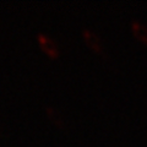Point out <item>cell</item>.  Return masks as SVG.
Masks as SVG:
<instances>
[{"mask_svg": "<svg viewBox=\"0 0 147 147\" xmlns=\"http://www.w3.org/2000/svg\"><path fill=\"white\" fill-rule=\"evenodd\" d=\"M82 37L86 40V43L93 50H96L98 53H100L103 50V40L98 36V33H96L94 31H92L90 28H84L82 30Z\"/></svg>", "mask_w": 147, "mask_h": 147, "instance_id": "2", "label": "cell"}, {"mask_svg": "<svg viewBox=\"0 0 147 147\" xmlns=\"http://www.w3.org/2000/svg\"><path fill=\"white\" fill-rule=\"evenodd\" d=\"M45 110H47V113H48L49 118L52 119V120H53L55 124H57V125H59V126H63V125H64L63 115H61V113L59 112L57 108L52 107V105H48V107L45 108Z\"/></svg>", "mask_w": 147, "mask_h": 147, "instance_id": "4", "label": "cell"}, {"mask_svg": "<svg viewBox=\"0 0 147 147\" xmlns=\"http://www.w3.org/2000/svg\"><path fill=\"white\" fill-rule=\"evenodd\" d=\"M37 40H38V43L40 47H42V49L49 57H52V58L59 57V54H60L59 45L57 44V42H55L52 37H49L45 33H38L37 34Z\"/></svg>", "mask_w": 147, "mask_h": 147, "instance_id": "1", "label": "cell"}, {"mask_svg": "<svg viewBox=\"0 0 147 147\" xmlns=\"http://www.w3.org/2000/svg\"><path fill=\"white\" fill-rule=\"evenodd\" d=\"M130 26H131L132 33H134L141 42L147 44V26L139 20H132Z\"/></svg>", "mask_w": 147, "mask_h": 147, "instance_id": "3", "label": "cell"}]
</instances>
